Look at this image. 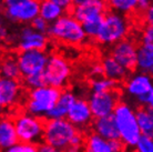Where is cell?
Returning a JSON list of instances; mask_svg holds the SVG:
<instances>
[{
    "mask_svg": "<svg viewBox=\"0 0 153 152\" xmlns=\"http://www.w3.org/2000/svg\"><path fill=\"white\" fill-rule=\"evenodd\" d=\"M49 34L54 40L70 46L81 45L88 38L82 22L73 15H63L57 21L51 23Z\"/></svg>",
    "mask_w": 153,
    "mask_h": 152,
    "instance_id": "obj_1",
    "label": "cell"
},
{
    "mask_svg": "<svg viewBox=\"0 0 153 152\" xmlns=\"http://www.w3.org/2000/svg\"><path fill=\"white\" fill-rule=\"evenodd\" d=\"M113 115L120 132V139L126 147H135L142 132L139 127L137 111L126 102H119Z\"/></svg>",
    "mask_w": 153,
    "mask_h": 152,
    "instance_id": "obj_2",
    "label": "cell"
},
{
    "mask_svg": "<svg viewBox=\"0 0 153 152\" xmlns=\"http://www.w3.org/2000/svg\"><path fill=\"white\" fill-rule=\"evenodd\" d=\"M80 130L68 119H49L45 126L43 142L65 151L72 145V141Z\"/></svg>",
    "mask_w": 153,
    "mask_h": 152,
    "instance_id": "obj_3",
    "label": "cell"
},
{
    "mask_svg": "<svg viewBox=\"0 0 153 152\" xmlns=\"http://www.w3.org/2000/svg\"><path fill=\"white\" fill-rule=\"evenodd\" d=\"M60 95V89L48 84L37 89H32L28 93L27 101L25 103L26 111L39 118H47L49 112L56 106Z\"/></svg>",
    "mask_w": 153,
    "mask_h": 152,
    "instance_id": "obj_4",
    "label": "cell"
},
{
    "mask_svg": "<svg viewBox=\"0 0 153 152\" xmlns=\"http://www.w3.org/2000/svg\"><path fill=\"white\" fill-rule=\"evenodd\" d=\"M130 25L123 13L112 10L104 15V19L97 40L104 46L115 45L129 34Z\"/></svg>",
    "mask_w": 153,
    "mask_h": 152,
    "instance_id": "obj_5",
    "label": "cell"
},
{
    "mask_svg": "<svg viewBox=\"0 0 153 152\" xmlns=\"http://www.w3.org/2000/svg\"><path fill=\"white\" fill-rule=\"evenodd\" d=\"M13 121L19 141L37 145L43 140L46 123H43L41 118L29 112H21L13 118Z\"/></svg>",
    "mask_w": 153,
    "mask_h": 152,
    "instance_id": "obj_6",
    "label": "cell"
},
{
    "mask_svg": "<svg viewBox=\"0 0 153 152\" xmlns=\"http://www.w3.org/2000/svg\"><path fill=\"white\" fill-rule=\"evenodd\" d=\"M43 72H45L48 86L61 89L69 82L71 73H72V68L70 66L69 61L65 57H62L61 54L54 53L49 57L47 67Z\"/></svg>",
    "mask_w": 153,
    "mask_h": 152,
    "instance_id": "obj_7",
    "label": "cell"
},
{
    "mask_svg": "<svg viewBox=\"0 0 153 152\" xmlns=\"http://www.w3.org/2000/svg\"><path fill=\"white\" fill-rule=\"evenodd\" d=\"M152 90V76L142 71L129 77V79L126 80L124 84V91L126 95L142 106H146L148 97Z\"/></svg>",
    "mask_w": 153,
    "mask_h": 152,
    "instance_id": "obj_8",
    "label": "cell"
},
{
    "mask_svg": "<svg viewBox=\"0 0 153 152\" xmlns=\"http://www.w3.org/2000/svg\"><path fill=\"white\" fill-rule=\"evenodd\" d=\"M119 93L115 90L103 92H91L89 97V104L94 119L113 114L119 104Z\"/></svg>",
    "mask_w": 153,
    "mask_h": 152,
    "instance_id": "obj_9",
    "label": "cell"
},
{
    "mask_svg": "<svg viewBox=\"0 0 153 152\" xmlns=\"http://www.w3.org/2000/svg\"><path fill=\"white\" fill-rule=\"evenodd\" d=\"M49 57L45 50H27L21 51L17 57L21 76L27 77L35 73L43 72Z\"/></svg>",
    "mask_w": 153,
    "mask_h": 152,
    "instance_id": "obj_10",
    "label": "cell"
},
{
    "mask_svg": "<svg viewBox=\"0 0 153 152\" xmlns=\"http://www.w3.org/2000/svg\"><path fill=\"white\" fill-rule=\"evenodd\" d=\"M4 15L7 19L13 22L31 23L37 17L40 16V1L26 0L21 4L6 7Z\"/></svg>",
    "mask_w": 153,
    "mask_h": 152,
    "instance_id": "obj_11",
    "label": "cell"
},
{
    "mask_svg": "<svg viewBox=\"0 0 153 152\" xmlns=\"http://www.w3.org/2000/svg\"><path fill=\"white\" fill-rule=\"evenodd\" d=\"M111 56L118 60L128 71L137 68L138 62V47L129 39H123L113 45Z\"/></svg>",
    "mask_w": 153,
    "mask_h": 152,
    "instance_id": "obj_12",
    "label": "cell"
},
{
    "mask_svg": "<svg viewBox=\"0 0 153 152\" xmlns=\"http://www.w3.org/2000/svg\"><path fill=\"white\" fill-rule=\"evenodd\" d=\"M67 119L79 130H85L93 123V113L88 100L76 99L70 109Z\"/></svg>",
    "mask_w": 153,
    "mask_h": 152,
    "instance_id": "obj_13",
    "label": "cell"
},
{
    "mask_svg": "<svg viewBox=\"0 0 153 152\" xmlns=\"http://www.w3.org/2000/svg\"><path fill=\"white\" fill-rule=\"evenodd\" d=\"M18 48L21 51L27 50H45L48 45L46 34L37 31L32 27H23L18 34Z\"/></svg>",
    "mask_w": 153,
    "mask_h": 152,
    "instance_id": "obj_14",
    "label": "cell"
},
{
    "mask_svg": "<svg viewBox=\"0 0 153 152\" xmlns=\"http://www.w3.org/2000/svg\"><path fill=\"white\" fill-rule=\"evenodd\" d=\"M21 86L18 79L1 78L0 80V106L1 108L15 107L21 97Z\"/></svg>",
    "mask_w": 153,
    "mask_h": 152,
    "instance_id": "obj_15",
    "label": "cell"
},
{
    "mask_svg": "<svg viewBox=\"0 0 153 152\" xmlns=\"http://www.w3.org/2000/svg\"><path fill=\"white\" fill-rule=\"evenodd\" d=\"M107 13V4L104 0H90L88 2L74 6L72 15L80 22L98 17H103Z\"/></svg>",
    "mask_w": 153,
    "mask_h": 152,
    "instance_id": "obj_16",
    "label": "cell"
},
{
    "mask_svg": "<svg viewBox=\"0 0 153 152\" xmlns=\"http://www.w3.org/2000/svg\"><path fill=\"white\" fill-rule=\"evenodd\" d=\"M92 129H93V132H96L97 134H99L109 141L120 139L119 128L113 114L105 115L102 118H97L92 123Z\"/></svg>",
    "mask_w": 153,
    "mask_h": 152,
    "instance_id": "obj_17",
    "label": "cell"
},
{
    "mask_svg": "<svg viewBox=\"0 0 153 152\" xmlns=\"http://www.w3.org/2000/svg\"><path fill=\"white\" fill-rule=\"evenodd\" d=\"M76 100V95L71 92L70 90H65L61 92V95L59 97L56 106L53 109L50 111L49 114L47 115L48 119H63L68 117L70 109L74 101Z\"/></svg>",
    "mask_w": 153,
    "mask_h": 152,
    "instance_id": "obj_18",
    "label": "cell"
},
{
    "mask_svg": "<svg viewBox=\"0 0 153 152\" xmlns=\"http://www.w3.org/2000/svg\"><path fill=\"white\" fill-rule=\"evenodd\" d=\"M19 142L13 119L8 117L1 119L0 121V147L2 150L8 149Z\"/></svg>",
    "mask_w": 153,
    "mask_h": 152,
    "instance_id": "obj_19",
    "label": "cell"
},
{
    "mask_svg": "<svg viewBox=\"0 0 153 152\" xmlns=\"http://www.w3.org/2000/svg\"><path fill=\"white\" fill-rule=\"evenodd\" d=\"M102 67H103L104 76L108 77L109 79L114 80L115 82H120L126 78L128 70L123 67L118 60H115L112 56L104 57L102 60Z\"/></svg>",
    "mask_w": 153,
    "mask_h": 152,
    "instance_id": "obj_20",
    "label": "cell"
},
{
    "mask_svg": "<svg viewBox=\"0 0 153 152\" xmlns=\"http://www.w3.org/2000/svg\"><path fill=\"white\" fill-rule=\"evenodd\" d=\"M84 152H117L112 147L111 141L107 140L101 136L92 132L84 139Z\"/></svg>",
    "mask_w": 153,
    "mask_h": 152,
    "instance_id": "obj_21",
    "label": "cell"
},
{
    "mask_svg": "<svg viewBox=\"0 0 153 152\" xmlns=\"http://www.w3.org/2000/svg\"><path fill=\"white\" fill-rule=\"evenodd\" d=\"M65 9L56 4L52 0H41L40 1V17L46 19L51 25L54 21H57L59 18H61L65 15Z\"/></svg>",
    "mask_w": 153,
    "mask_h": 152,
    "instance_id": "obj_22",
    "label": "cell"
},
{
    "mask_svg": "<svg viewBox=\"0 0 153 152\" xmlns=\"http://www.w3.org/2000/svg\"><path fill=\"white\" fill-rule=\"evenodd\" d=\"M137 68L142 72L153 76V46L141 45L138 48Z\"/></svg>",
    "mask_w": 153,
    "mask_h": 152,
    "instance_id": "obj_23",
    "label": "cell"
},
{
    "mask_svg": "<svg viewBox=\"0 0 153 152\" xmlns=\"http://www.w3.org/2000/svg\"><path fill=\"white\" fill-rule=\"evenodd\" d=\"M139 127L142 136L153 138V109L150 107H142L137 110Z\"/></svg>",
    "mask_w": 153,
    "mask_h": 152,
    "instance_id": "obj_24",
    "label": "cell"
},
{
    "mask_svg": "<svg viewBox=\"0 0 153 152\" xmlns=\"http://www.w3.org/2000/svg\"><path fill=\"white\" fill-rule=\"evenodd\" d=\"M1 76L9 79H18L21 76L18 60L15 58H4L1 63Z\"/></svg>",
    "mask_w": 153,
    "mask_h": 152,
    "instance_id": "obj_25",
    "label": "cell"
},
{
    "mask_svg": "<svg viewBox=\"0 0 153 152\" xmlns=\"http://www.w3.org/2000/svg\"><path fill=\"white\" fill-rule=\"evenodd\" d=\"M112 10L126 15L139 8V0H109Z\"/></svg>",
    "mask_w": 153,
    "mask_h": 152,
    "instance_id": "obj_26",
    "label": "cell"
},
{
    "mask_svg": "<svg viewBox=\"0 0 153 152\" xmlns=\"http://www.w3.org/2000/svg\"><path fill=\"white\" fill-rule=\"evenodd\" d=\"M117 83L114 80L109 79L108 77L102 76L99 78H94L91 81V92H103L109 90H114L117 87Z\"/></svg>",
    "mask_w": 153,
    "mask_h": 152,
    "instance_id": "obj_27",
    "label": "cell"
},
{
    "mask_svg": "<svg viewBox=\"0 0 153 152\" xmlns=\"http://www.w3.org/2000/svg\"><path fill=\"white\" fill-rule=\"evenodd\" d=\"M103 19L104 16L103 17H98V18L87 20V21H84L82 23L83 25V29L85 31V34H87L88 38L97 39L100 29H101V26H102V22H103Z\"/></svg>",
    "mask_w": 153,
    "mask_h": 152,
    "instance_id": "obj_28",
    "label": "cell"
},
{
    "mask_svg": "<svg viewBox=\"0 0 153 152\" xmlns=\"http://www.w3.org/2000/svg\"><path fill=\"white\" fill-rule=\"evenodd\" d=\"M23 83L30 90L46 86L47 81L46 77H45V72H39L35 73V75H31V76L23 77Z\"/></svg>",
    "mask_w": 153,
    "mask_h": 152,
    "instance_id": "obj_29",
    "label": "cell"
},
{
    "mask_svg": "<svg viewBox=\"0 0 153 152\" xmlns=\"http://www.w3.org/2000/svg\"><path fill=\"white\" fill-rule=\"evenodd\" d=\"M4 152H39V150L38 145H36L35 143H27L19 141L18 143H16L10 148L4 149Z\"/></svg>",
    "mask_w": 153,
    "mask_h": 152,
    "instance_id": "obj_30",
    "label": "cell"
},
{
    "mask_svg": "<svg viewBox=\"0 0 153 152\" xmlns=\"http://www.w3.org/2000/svg\"><path fill=\"white\" fill-rule=\"evenodd\" d=\"M135 152H153V138L142 136L134 147Z\"/></svg>",
    "mask_w": 153,
    "mask_h": 152,
    "instance_id": "obj_31",
    "label": "cell"
},
{
    "mask_svg": "<svg viewBox=\"0 0 153 152\" xmlns=\"http://www.w3.org/2000/svg\"><path fill=\"white\" fill-rule=\"evenodd\" d=\"M31 27L36 29L37 31H40V32H49V28H50V23L47 21L46 19H43L42 17H37L32 22H31Z\"/></svg>",
    "mask_w": 153,
    "mask_h": 152,
    "instance_id": "obj_32",
    "label": "cell"
},
{
    "mask_svg": "<svg viewBox=\"0 0 153 152\" xmlns=\"http://www.w3.org/2000/svg\"><path fill=\"white\" fill-rule=\"evenodd\" d=\"M141 42L142 45L153 46V26L148 25L146 27H144L141 34Z\"/></svg>",
    "mask_w": 153,
    "mask_h": 152,
    "instance_id": "obj_33",
    "label": "cell"
},
{
    "mask_svg": "<svg viewBox=\"0 0 153 152\" xmlns=\"http://www.w3.org/2000/svg\"><path fill=\"white\" fill-rule=\"evenodd\" d=\"M89 75H90L93 79L104 76L102 63H93V65H91V67L89 68Z\"/></svg>",
    "mask_w": 153,
    "mask_h": 152,
    "instance_id": "obj_34",
    "label": "cell"
},
{
    "mask_svg": "<svg viewBox=\"0 0 153 152\" xmlns=\"http://www.w3.org/2000/svg\"><path fill=\"white\" fill-rule=\"evenodd\" d=\"M38 150L39 152H63V150H61V149H58L53 145H49V143H46V142L39 145Z\"/></svg>",
    "mask_w": 153,
    "mask_h": 152,
    "instance_id": "obj_35",
    "label": "cell"
},
{
    "mask_svg": "<svg viewBox=\"0 0 153 152\" xmlns=\"http://www.w3.org/2000/svg\"><path fill=\"white\" fill-rule=\"evenodd\" d=\"M144 19H146V21L148 25L153 26V4L146 10V13H144Z\"/></svg>",
    "mask_w": 153,
    "mask_h": 152,
    "instance_id": "obj_36",
    "label": "cell"
},
{
    "mask_svg": "<svg viewBox=\"0 0 153 152\" xmlns=\"http://www.w3.org/2000/svg\"><path fill=\"white\" fill-rule=\"evenodd\" d=\"M52 1H54L58 4H60L63 9H69L70 6L73 4L72 0H52Z\"/></svg>",
    "mask_w": 153,
    "mask_h": 152,
    "instance_id": "obj_37",
    "label": "cell"
},
{
    "mask_svg": "<svg viewBox=\"0 0 153 152\" xmlns=\"http://www.w3.org/2000/svg\"><path fill=\"white\" fill-rule=\"evenodd\" d=\"M152 2H153V0H139V9L146 10V9L152 4Z\"/></svg>",
    "mask_w": 153,
    "mask_h": 152,
    "instance_id": "obj_38",
    "label": "cell"
},
{
    "mask_svg": "<svg viewBox=\"0 0 153 152\" xmlns=\"http://www.w3.org/2000/svg\"><path fill=\"white\" fill-rule=\"evenodd\" d=\"M2 1H4V7H9V6H13V4H21V2L26 1V0H2Z\"/></svg>",
    "mask_w": 153,
    "mask_h": 152,
    "instance_id": "obj_39",
    "label": "cell"
},
{
    "mask_svg": "<svg viewBox=\"0 0 153 152\" xmlns=\"http://www.w3.org/2000/svg\"><path fill=\"white\" fill-rule=\"evenodd\" d=\"M65 152H84L81 147H70L69 149H67Z\"/></svg>",
    "mask_w": 153,
    "mask_h": 152,
    "instance_id": "obj_40",
    "label": "cell"
},
{
    "mask_svg": "<svg viewBox=\"0 0 153 152\" xmlns=\"http://www.w3.org/2000/svg\"><path fill=\"white\" fill-rule=\"evenodd\" d=\"M146 106L150 107V108H152L153 109V90L151 91V93L149 95L148 97V101H146Z\"/></svg>",
    "mask_w": 153,
    "mask_h": 152,
    "instance_id": "obj_41",
    "label": "cell"
},
{
    "mask_svg": "<svg viewBox=\"0 0 153 152\" xmlns=\"http://www.w3.org/2000/svg\"><path fill=\"white\" fill-rule=\"evenodd\" d=\"M90 0H72V2L74 6H78V4H84V2H88Z\"/></svg>",
    "mask_w": 153,
    "mask_h": 152,
    "instance_id": "obj_42",
    "label": "cell"
},
{
    "mask_svg": "<svg viewBox=\"0 0 153 152\" xmlns=\"http://www.w3.org/2000/svg\"><path fill=\"white\" fill-rule=\"evenodd\" d=\"M4 37H7V30H4V27H1V38L4 39Z\"/></svg>",
    "mask_w": 153,
    "mask_h": 152,
    "instance_id": "obj_43",
    "label": "cell"
}]
</instances>
